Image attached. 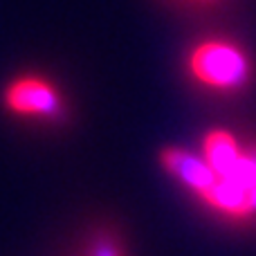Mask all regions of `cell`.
I'll return each instance as SVG.
<instances>
[{
  "label": "cell",
  "instance_id": "cell-5",
  "mask_svg": "<svg viewBox=\"0 0 256 256\" xmlns=\"http://www.w3.org/2000/svg\"><path fill=\"white\" fill-rule=\"evenodd\" d=\"M240 150H243V146H240V142L236 140L230 130L216 128V130H209L207 135H204L202 158L207 160L209 166L216 173H225L227 168L236 162Z\"/></svg>",
  "mask_w": 256,
  "mask_h": 256
},
{
  "label": "cell",
  "instance_id": "cell-2",
  "mask_svg": "<svg viewBox=\"0 0 256 256\" xmlns=\"http://www.w3.org/2000/svg\"><path fill=\"white\" fill-rule=\"evenodd\" d=\"M216 176V184L200 200L230 220L256 218V144L243 146L236 162Z\"/></svg>",
  "mask_w": 256,
  "mask_h": 256
},
{
  "label": "cell",
  "instance_id": "cell-7",
  "mask_svg": "<svg viewBox=\"0 0 256 256\" xmlns=\"http://www.w3.org/2000/svg\"><path fill=\"white\" fill-rule=\"evenodd\" d=\"M182 4H191V7H212V4H218L220 0H178Z\"/></svg>",
  "mask_w": 256,
  "mask_h": 256
},
{
  "label": "cell",
  "instance_id": "cell-4",
  "mask_svg": "<svg viewBox=\"0 0 256 256\" xmlns=\"http://www.w3.org/2000/svg\"><path fill=\"white\" fill-rule=\"evenodd\" d=\"M160 164L168 176H173L180 184H184L189 191H194L198 198H202L214 184L218 176L202 155H196L180 146H166L160 150Z\"/></svg>",
  "mask_w": 256,
  "mask_h": 256
},
{
  "label": "cell",
  "instance_id": "cell-3",
  "mask_svg": "<svg viewBox=\"0 0 256 256\" xmlns=\"http://www.w3.org/2000/svg\"><path fill=\"white\" fill-rule=\"evenodd\" d=\"M2 108L20 120L56 122L68 112L66 97L43 74H18L2 88Z\"/></svg>",
  "mask_w": 256,
  "mask_h": 256
},
{
  "label": "cell",
  "instance_id": "cell-6",
  "mask_svg": "<svg viewBox=\"0 0 256 256\" xmlns=\"http://www.w3.org/2000/svg\"><path fill=\"white\" fill-rule=\"evenodd\" d=\"M86 256H126V254L120 236L110 227H102V230L92 232V236H90Z\"/></svg>",
  "mask_w": 256,
  "mask_h": 256
},
{
  "label": "cell",
  "instance_id": "cell-1",
  "mask_svg": "<svg viewBox=\"0 0 256 256\" xmlns=\"http://www.w3.org/2000/svg\"><path fill=\"white\" fill-rule=\"evenodd\" d=\"M186 70L200 86L220 92H234L252 79V58L236 40L207 38L194 45L186 56Z\"/></svg>",
  "mask_w": 256,
  "mask_h": 256
}]
</instances>
